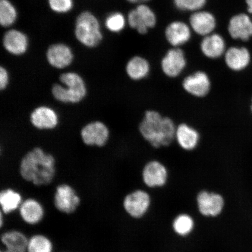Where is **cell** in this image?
I'll return each mask as SVG.
<instances>
[{
  "instance_id": "1",
  "label": "cell",
  "mask_w": 252,
  "mask_h": 252,
  "mask_svg": "<svg viewBox=\"0 0 252 252\" xmlns=\"http://www.w3.org/2000/svg\"><path fill=\"white\" fill-rule=\"evenodd\" d=\"M20 175L34 186L49 185L56 173L55 158L42 148H33L25 154L20 164Z\"/></svg>"
},
{
  "instance_id": "2",
  "label": "cell",
  "mask_w": 252,
  "mask_h": 252,
  "mask_svg": "<svg viewBox=\"0 0 252 252\" xmlns=\"http://www.w3.org/2000/svg\"><path fill=\"white\" fill-rule=\"evenodd\" d=\"M177 125L154 110H147L139 125L142 137L155 149L168 147L175 141Z\"/></svg>"
},
{
  "instance_id": "3",
  "label": "cell",
  "mask_w": 252,
  "mask_h": 252,
  "mask_svg": "<svg viewBox=\"0 0 252 252\" xmlns=\"http://www.w3.org/2000/svg\"><path fill=\"white\" fill-rule=\"evenodd\" d=\"M61 84L56 83L52 87V94L58 102L78 103L83 101L87 94L86 82L76 72H64L60 75Z\"/></svg>"
},
{
  "instance_id": "4",
  "label": "cell",
  "mask_w": 252,
  "mask_h": 252,
  "mask_svg": "<svg viewBox=\"0 0 252 252\" xmlns=\"http://www.w3.org/2000/svg\"><path fill=\"white\" fill-rule=\"evenodd\" d=\"M74 33L78 42L88 49L96 48L103 39L98 18L88 10L80 12L75 19Z\"/></svg>"
},
{
  "instance_id": "5",
  "label": "cell",
  "mask_w": 252,
  "mask_h": 252,
  "mask_svg": "<svg viewBox=\"0 0 252 252\" xmlns=\"http://www.w3.org/2000/svg\"><path fill=\"white\" fill-rule=\"evenodd\" d=\"M182 84L186 93L198 99L209 95L212 88V81L210 75L203 70H196L184 75Z\"/></svg>"
},
{
  "instance_id": "6",
  "label": "cell",
  "mask_w": 252,
  "mask_h": 252,
  "mask_svg": "<svg viewBox=\"0 0 252 252\" xmlns=\"http://www.w3.org/2000/svg\"><path fill=\"white\" fill-rule=\"evenodd\" d=\"M188 61L185 53L179 47L169 49L160 61V67L166 77L175 79L184 75Z\"/></svg>"
},
{
  "instance_id": "7",
  "label": "cell",
  "mask_w": 252,
  "mask_h": 252,
  "mask_svg": "<svg viewBox=\"0 0 252 252\" xmlns=\"http://www.w3.org/2000/svg\"><path fill=\"white\" fill-rule=\"evenodd\" d=\"M142 182L149 188H162L168 183V168L158 160L153 159L144 166L141 173Z\"/></svg>"
},
{
  "instance_id": "8",
  "label": "cell",
  "mask_w": 252,
  "mask_h": 252,
  "mask_svg": "<svg viewBox=\"0 0 252 252\" xmlns=\"http://www.w3.org/2000/svg\"><path fill=\"white\" fill-rule=\"evenodd\" d=\"M53 201L56 209L60 212L71 214L80 206L81 198L71 186L63 184L57 187Z\"/></svg>"
},
{
  "instance_id": "9",
  "label": "cell",
  "mask_w": 252,
  "mask_h": 252,
  "mask_svg": "<svg viewBox=\"0 0 252 252\" xmlns=\"http://www.w3.org/2000/svg\"><path fill=\"white\" fill-rule=\"evenodd\" d=\"M2 45L8 54L18 57L26 54L30 48V41L24 32L11 28L3 34Z\"/></svg>"
},
{
  "instance_id": "10",
  "label": "cell",
  "mask_w": 252,
  "mask_h": 252,
  "mask_svg": "<svg viewBox=\"0 0 252 252\" xmlns=\"http://www.w3.org/2000/svg\"><path fill=\"white\" fill-rule=\"evenodd\" d=\"M80 135L86 146L102 147L109 140L110 130L104 123L94 121L88 123L81 128Z\"/></svg>"
},
{
  "instance_id": "11",
  "label": "cell",
  "mask_w": 252,
  "mask_h": 252,
  "mask_svg": "<svg viewBox=\"0 0 252 252\" xmlns=\"http://www.w3.org/2000/svg\"><path fill=\"white\" fill-rule=\"evenodd\" d=\"M46 59L52 67L63 70L72 64L74 61L73 50L64 43L58 42L50 45L46 52Z\"/></svg>"
},
{
  "instance_id": "12",
  "label": "cell",
  "mask_w": 252,
  "mask_h": 252,
  "mask_svg": "<svg viewBox=\"0 0 252 252\" xmlns=\"http://www.w3.org/2000/svg\"><path fill=\"white\" fill-rule=\"evenodd\" d=\"M250 50L244 46H232L226 49L223 60L229 71L238 74L247 70L252 63Z\"/></svg>"
},
{
  "instance_id": "13",
  "label": "cell",
  "mask_w": 252,
  "mask_h": 252,
  "mask_svg": "<svg viewBox=\"0 0 252 252\" xmlns=\"http://www.w3.org/2000/svg\"><path fill=\"white\" fill-rule=\"evenodd\" d=\"M230 36L233 39L248 42L252 38V19L250 14L239 13L230 18L228 26Z\"/></svg>"
},
{
  "instance_id": "14",
  "label": "cell",
  "mask_w": 252,
  "mask_h": 252,
  "mask_svg": "<svg viewBox=\"0 0 252 252\" xmlns=\"http://www.w3.org/2000/svg\"><path fill=\"white\" fill-rule=\"evenodd\" d=\"M150 203L149 194L138 189L129 193L125 198L124 206L126 212L134 218H140L146 213Z\"/></svg>"
},
{
  "instance_id": "15",
  "label": "cell",
  "mask_w": 252,
  "mask_h": 252,
  "mask_svg": "<svg viewBox=\"0 0 252 252\" xmlns=\"http://www.w3.org/2000/svg\"><path fill=\"white\" fill-rule=\"evenodd\" d=\"M30 120L32 125L40 130H53L59 124L58 114L54 109L47 106H40L33 109Z\"/></svg>"
},
{
  "instance_id": "16",
  "label": "cell",
  "mask_w": 252,
  "mask_h": 252,
  "mask_svg": "<svg viewBox=\"0 0 252 252\" xmlns=\"http://www.w3.org/2000/svg\"><path fill=\"white\" fill-rule=\"evenodd\" d=\"M201 135L197 129L187 123L177 125L175 141L182 150L192 151L196 150L200 144Z\"/></svg>"
},
{
  "instance_id": "17",
  "label": "cell",
  "mask_w": 252,
  "mask_h": 252,
  "mask_svg": "<svg viewBox=\"0 0 252 252\" xmlns=\"http://www.w3.org/2000/svg\"><path fill=\"white\" fill-rule=\"evenodd\" d=\"M197 200L200 212L205 216L219 215L224 205L223 198L220 194L205 190L198 194Z\"/></svg>"
},
{
  "instance_id": "18",
  "label": "cell",
  "mask_w": 252,
  "mask_h": 252,
  "mask_svg": "<svg viewBox=\"0 0 252 252\" xmlns=\"http://www.w3.org/2000/svg\"><path fill=\"white\" fill-rule=\"evenodd\" d=\"M191 29L198 35L206 36L212 34L217 25L214 15L209 11H198L194 12L189 18Z\"/></svg>"
},
{
  "instance_id": "19",
  "label": "cell",
  "mask_w": 252,
  "mask_h": 252,
  "mask_svg": "<svg viewBox=\"0 0 252 252\" xmlns=\"http://www.w3.org/2000/svg\"><path fill=\"white\" fill-rule=\"evenodd\" d=\"M201 53L210 61H216L224 56L226 43L223 37L219 33H213L204 37L200 44Z\"/></svg>"
},
{
  "instance_id": "20",
  "label": "cell",
  "mask_w": 252,
  "mask_h": 252,
  "mask_svg": "<svg viewBox=\"0 0 252 252\" xmlns=\"http://www.w3.org/2000/svg\"><path fill=\"white\" fill-rule=\"evenodd\" d=\"M151 68L149 60L143 56H134L126 63L125 71L130 80L138 82L143 81L149 76Z\"/></svg>"
},
{
  "instance_id": "21",
  "label": "cell",
  "mask_w": 252,
  "mask_h": 252,
  "mask_svg": "<svg viewBox=\"0 0 252 252\" xmlns=\"http://www.w3.org/2000/svg\"><path fill=\"white\" fill-rule=\"evenodd\" d=\"M165 36L173 47H179L187 43L191 38V28L182 21H173L166 27Z\"/></svg>"
},
{
  "instance_id": "22",
  "label": "cell",
  "mask_w": 252,
  "mask_h": 252,
  "mask_svg": "<svg viewBox=\"0 0 252 252\" xmlns=\"http://www.w3.org/2000/svg\"><path fill=\"white\" fill-rule=\"evenodd\" d=\"M19 213L22 220L29 225H36L43 219L45 209L38 200L33 198H28L23 200Z\"/></svg>"
},
{
  "instance_id": "23",
  "label": "cell",
  "mask_w": 252,
  "mask_h": 252,
  "mask_svg": "<svg viewBox=\"0 0 252 252\" xmlns=\"http://www.w3.org/2000/svg\"><path fill=\"white\" fill-rule=\"evenodd\" d=\"M28 240L23 232L18 230H9L1 235V241L4 249L0 252H27Z\"/></svg>"
},
{
  "instance_id": "24",
  "label": "cell",
  "mask_w": 252,
  "mask_h": 252,
  "mask_svg": "<svg viewBox=\"0 0 252 252\" xmlns=\"http://www.w3.org/2000/svg\"><path fill=\"white\" fill-rule=\"evenodd\" d=\"M23 201L21 194L14 189H5L0 192L1 212L4 213V215L18 210Z\"/></svg>"
},
{
  "instance_id": "25",
  "label": "cell",
  "mask_w": 252,
  "mask_h": 252,
  "mask_svg": "<svg viewBox=\"0 0 252 252\" xmlns=\"http://www.w3.org/2000/svg\"><path fill=\"white\" fill-rule=\"evenodd\" d=\"M18 12L10 0H0V25L5 29L12 28L17 23Z\"/></svg>"
},
{
  "instance_id": "26",
  "label": "cell",
  "mask_w": 252,
  "mask_h": 252,
  "mask_svg": "<svg viewBox=\"0 0 252 252\" xmlns=\"http://www.w3.org/2000/svg\"><path fill=\"white\" fill-rule=\"evenodd\" d=\"M52 242L43 234L32 236L28 240L27 252H53Z\"/></svg>"
},
{
  "instance_id": "27",
  "label": "cell",
  "mask_w": 252,
  "mask_h": 252,
  "mask_svg": "<svg viewBox=\"0 0 252 252\" xmlns=\"http://www.w3.org/2000/svg\"><path fill=\"white\" fill-rule=\"evenodd\" d=\"M127 24V17L120 12H113L106 16L104 25L112 33H118L125 30Z\"/></svg>"
},
{
  "instance_id": "28",
  "label": "cell",
  "mask_w": 252,
  "mask_h": 252,
  "mask_svg": "<svg viewBox=\"0 0 252 252\" xmlns=\"http://www.w3.org/2000/svg\"><path fill=\"white\" fill-rule=\"evenodd\" d=\"M140 23L148 29L155 27L157 19L155 12L149 6L145 4L138 5L135 8Z\"/></svg>"
},
{
  "instance_id": "29",
  "label": "cell",
  "mask_w": 252,
  "mask_h": 252,
  "mask_svg": "<svg viewBox=\"0 0 252 252\" xmlns=\"http://www.w3.org/2000/svg\"><path fill=\"white\" fill-rule=\"evenodd\" d=\"M193 225V220L190 216L182 214L175 220L173 223V227L177 234L185 236L191 231Z\"/></svg>"
},
{
  "instance_id": "30",
  "label": "cell",
  "mask_w": 252,
  "mask_h": 252,
  "mask_svg": "<svg viewBox=\"0 0 252 252\" xmlns=\"http://www.w3.org/2000/svg\"><path fill=\"white\" fill-rule=\"evenodd\" d=\"M49 8L56 14L70 13L74 7V0H47Z\"/></svg>"
},
{
  "instance_id": "31",
  "label": "cell",
  "mask_w": 252,
  "mask_h": 252,
  "mask_svg": "<svg viewBox=\"0 0 252 252\" xmlns=\"http://www.w3.org/2000/svg\"><path fill=\"white\" fill-rule=\"evenodd\" d=\"M176 8L183 11L196 12L206 4L207 0H173Z\"/></svg>"
},
{
  "instance_id": "32",
  "label": "cell",
  "mask_w": 252,
  "mask_h": 252,
  "mask_svg": "<svg viewBox=\"0 0 252 252\" xmlns=\"http://www.w3.org/2000/svg\"><path fill=\"white\" fill-rule=\"evenodd\" d=\"M9 83V74L4 66L0 67V90L4 91L8 86Z\"/></svg>"
},
{
  "instance_id": "33",
  "label": "cell",
  "mask_w": 252,
  "mask_h": 252,
  "mask_svg": "<svg viewBox=\"0 0 252 252\" xmlns=\"http://www.w3.org/2000/svg\"><path fill=\"white\" fill-rule=\"evenodd\" d=\"M248 14L252 15V0H245Z\"/></svg>"
},
{
  "instance_id": "34",
  "label": "cell",
  "mask_w": 252,
  "mask_h": 252,
  "mask_svg": "<svg viewBox=\"0 0 252 252\" xmlns=\"http://www.w3.org/2000/svg\"><path fill=\"white\" fill-rule=\"evenodd\" d=\"M129 3H131V4H134L138 5L144 4L145 2L149 1L150 0H126Z\"/></svg>"
},
{
  "instance_id": "35",
  "label": "cell",
  "mask_w": 252,
  "mask_h": 252,
  "mask_svg": "<svg viewBox=\"0 0 252 252\" xmlns=\"http://www.w3.org/2000/svg\"><path fill=\"white\" fill-rule=\"evenodd\" d=\"M4 213L1 212L0 213V227L2 228L4 225Z\"/></svg>"
},
{
  "instance_id": "36",
  "label": "cell",
  "mask_w": 252,
  "mask_h": 252,
  "mask_svg": "<svg viewBox=\"0 0 252 252\" xmlns=\"http://www.w3.org/2000/svg\"><path fill=\"white\" fill-rule=\"evenodd\" d=\"M249 110H250V112L251 113V115H252V96L251 99L250 105V107H249Z\"/></svg>"
}]
</instances>
